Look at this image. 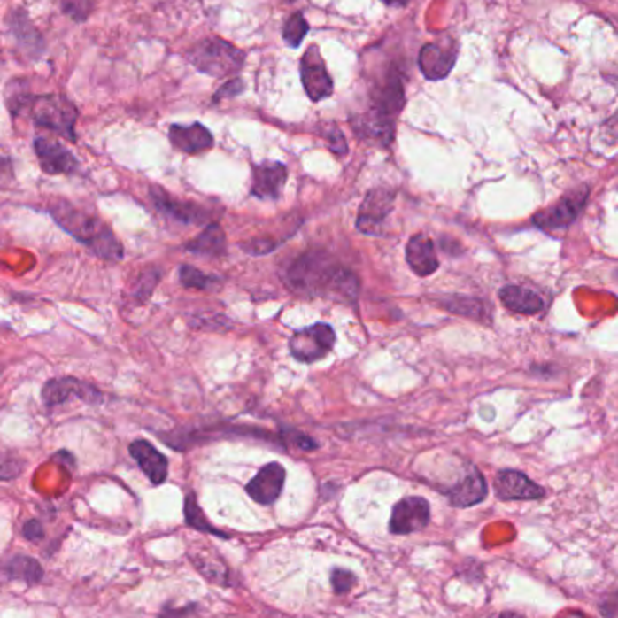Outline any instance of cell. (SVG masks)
Returning <instances> with one entry per match:
<instances>
[{
  "label": "cell",
  "instance_id": "6da1fadb",
  "mask_svg": "<svg viewBox=\"0 0 618 618\" xmlns=\"http://www.w3.org/2000/svg\"><path fill=\"white\" fill-rule=\"evenodd\" d=\"M286 282L297 293L331 297L347 304H357L360 295L359 277L340 267L329 253L317 250H307L291 262Z\"/></svg>",
  "mask_w": 618,
  "mask_h": 618
},
{
  "label": "cell",
  "instance_id": "7a4b0ae2",
  "mask_svg": "<svg viewBox=\"0 0 618 618\" xmlns=\"http://www.w3.org/2000/svg\"><path fill=\"white\" fill-rule=\"evenodd\" d=\"M50 213L62 230H66L85 248H89L100 259L111 262H118L123 259L121 243L116 239L114 232L97 215L67 201H57L50 208Z\"/></svg>",
  "mask_w": 618,
  "mask_h": 618
},
{
  "label": "cell",
  "instance_id": "3957f363",
  "mask_svg": "<svg viewBox=\"0 0 618 618\" xmlns=\"http://www.w3.org/2000/svg\"><path fill=\"white\" fill-rule=\"evenodd\" d=\"M190 64L205 74L223 78L236 74L244 64V53L220 38H206L190 50Z\"/></svg>",
  "mask_w": 618,
  "mask_h": 618
},
{
  "label": "cell",
  "instance_id": "277c9868",
  "mask_svg": "<svg viewBox=\"0 0 618 618\" xmlns=\"http://www.w3.org/2000/svg\"><path fill=\"white\" fill-rule=\"evenodd\" d=\"M33 121L38 127L50 128L57 135L74 142V125L78 120V111L71 100L62 95H43L29 97L27 105Z\"/></svg>",
  "mask_w": 618,
  "mask_h": 618
},
{
  "label": "cell",
  "instance_id": "5b68a950",
  "mask_svg": "<svg viewBox=\"0 0 618 618\" xmlns=\"http://www.w3.org/2000/svg\"><path fill=\"white\" fill-rule=\"evenodd\" d=\"M335 329L329 324L319 322L312 328L298 329L290 338V351L295 360L302 364H313L322 360L335 347Z\"/></svg>",
  "mask_w": 618,
  "mask_h": 618
},
{
  "label": "cell",
  "instance_id": "8992f818",
  "mask_svg": "<svg viewBox=\"0 0 618 618\" xmlns=\"http://www.w3.org/2000/svg\"><path fill=\"white\" fill-rule=\"evenodd\" d=\"M588 196H590L588 187H579L576 190H571L557 205L550 206L548 210L537 212L532 219L534 225L543 230H560L569 227L573 220L581 215L583 208L586 206Z\"/></svg>",
  "mask_w": 618,
  "mask_h": 618
},
{
  "label": "cell",
  "instance_id": "52a82bcc",
  "mask_svg": "<svg viewBox=\"0 0 618 618\" xmlns=\"http://www.w3.org/2000/svg\"><path fill=\"white\" fill-rule=\"evenodd\" d=\"M74 398L87 404H100L102 392L91 383L80 382L78 378H71V376L50 380L42 389V400L48 407L64 406L66 402Z\"/></svg>",
  "mask_w": 618,
  "mask_h": 618
},
{
  "label": "cell",
  "instance_id": "ba28073f",
  "mask_svg": "<svg viewBox=\"0 0 618 618\" xmlns=\"http://www.w3.org/2000/svg\"><path fill=\"white\" fill-rule=\"evenodd\" d=\"M396 194L389 189H375L371 190L360 205L357 228L366 236H380L387 217L394 208Z\"/></svg>",
  "mask_w": 618,
  "mask_h": 618
},
{
  "label": "cell",
  "instance_id": "9c48e42d",
  "mask_svg": "<svg viewBox=\"0 0 618 618\" xmlns=\"http://www.w3.org/2000/svg\"><path fill=\"white\" fill-rule=\"evenodd\" d=\"M430 521V505L427 499L413 496L404 498L392 508L389 529L396 536H407L423 529Z\"/></svg>",
  "mask_w": 618,
  "mask_h": 618
},
{
  "label": "cell",
  "instance_id": "30bf717a",
  "mask_svg": "<svg viewBox=\"0 0 618 618\" xmlns=\"http://www.w3.org/2000/svg\"><path fill=\"white\" fill-rule=\"evenodd\" d=\"M458 60V46L454 40L444 43H425L418 57L420 71L427 80H444Z\"/></svg>",
  "mask_w": 618,
  "mask_h": 618
},
{
  "label": "cell",
  "instance_id": "8fae6325",
  "mask_svg": "<svg viewBox=\"0 0 618 618\" xmlns=\"http://www.w3.org/2000/svg\"><path fill=\"white\" fill-rule=\"evenodd\" d=\"M300 78L309 100L321 102L333 93V80L326 69V64L319 57L317 48L309 50L300 64Z\"/></svg>",
  "mask_w": 618,
  "mask_h": 618
},
{
  "label": "cell",
  "instance_id": "7c38bea8",
  "mask_svg": "<svg viewBox=\"0 0 618 618\" xmlns=\"http://www.w3.org/2000/svg\"><path fill=\"white\" fill-rule=\"evenodd\" d=\"M396 71H390L383 80L376 81L371 91V109L390 120L398 116L406 105L404 81Z\"/></svg>",
  "mask_w": 618,
  "mask_h": 618
},
{
  "label": "cell",
  "instance_id": "4fadbf2b",
  "mask_svg": "<svg viewBox=\"0 0 618 618\" xmlns=\"http://www.w3.org/2000/svg\"><path fill=\"white\" fill-rule=\"evenodd\" d=\"M151 199H152L154 206L163 215H166L168 219L178 220V223H183V225L206 223V220L212 217L210 210H206L205 206L196 205V203H187V201L174 199L166 190H163L159 187H152L151 189Z\"/></svg>",
  "mask_w": 618,
  "mask_h": 618
},
{
  "label": "cell",
  "instance_id": "5bb4252c",
  "mask_svg": "<svg viewBox=\"0 0 618 618\" xmlns=\"http://www.w3.org/2000/svg\"><path fill=\"white\" fill-rule=\"evenodd\" d=\"M286 470L281 463H268L246 484L248 496L259 505H274L284 489Z\"/></svg>",
  "mask_w": 618,
  "mask_h": 618
},
{
  "label": "cell",
  "instance_id": "9a60e30c",
  "mask_svg": "<svg viewBox=\"0 0 618 618\" xmlns=\"http://www.w3.org/2000/svg\"><path fill=\"white\" fill-rule=\"evenodd\" d=\"M494 489L501 501H532L545 496L543 487L517 470H501L496 475Z\"/></svg>",
  "mask_w": 618,
  "mask_h": 618
},
{
  "label": "cell",
  "instance_id": "2e32d148",
  "mask_svg": "<svg viewBox=\"0 0 618 618\" xmlns=\"http://www.w3.org/2000/svg\"><path fill=\"white\" fill-rule=\"evenodd\" d=\"M253 183H251V196L264 199V201H275L281 197L282 187L288 180V168L282 163H262L251 166Z\"/></svg>",
  "mask_w": 618,
  "mask_h": 618
},
{
  "label": "cell",
  "instance_id": "e0dca14e",
  "mask_svg": "<svg viewBox=\"0 0 618 618\" xmlns=\"http://www.w3.org/2000/svg\"><path fill=\"white\" fill-rule=\"evenodd\" d=\"M35 152H36L40 168L51 175L71 174L78 166L76 158L62 143L50 138H43V136L36 138Z\"/></svg>",
  "mask_w": 618,
  "mask_h": 618
},
{
  "label": "cell",
  "instance_id": "ac0fdd59",
  "mask_svg": "<svg viewBox=\"0 0 618 618\" xmlns=\"http://www.w3.org/2000/svg\"><path fill=\"white\" fill-rule=\"evenodd\" d=\"M351 127L360 140L375 142L378 145H389L394 138V120L373 109L364 114L351 116Z\"/></svg>",
  "mask_w": 618,
  "mask_h": 618
},
{
  "label": "cell",
  "instance_id": "d6986e66",
  "mask_svg": "<svg viewBox=\"0 0 618 618\" xmlns=\"http://www.w3.org/2000/svg\"><path fill=\"white\" fill-rule=\"evenodd\" d=\"M170 143L185 154H201L213 147L212 132L201 125H172L168 130Z\"/></svg>",
  "mask_w": 618,
  "mask_h": 618
},
{
  "label": "cell",
  "instance_id": "ffe728a7",
  "mask_svg": "<svg viewBox=\"0 0 618 618\" xmlns=\"http://www.w3.org/2000/svg\"><path fill=\"white\" fill-rule=\"evenodd\" d=\"M130 456L136 460L143 474L151 479L152 484L165 483L168 475V460L145 439L132 441L128 447Z\"/></svg>",
  "mask_w": 618,
  "mask_h": 618
},
{
  "label": "cell",
  "instance_id": "44dd1931",
  "mask_svg": "<svg viewBox=\"0 0 618 618\" xmlns=\"http://www.w3.org/2000/svg\"><path fill=\"white\" fill-rule=\"evenodd\" d=\"M406 259H407V264L411 267V270L418 277H429V275L436 274L439 268V260L436 255L434 243L430 241V237H427L423 234L411 237V241L407 243V248H406Z\"/></svg>",
  "mask_w": 618,
  "mask_h": 618
},
{
  "label": "cell",
  "instance_id": "7402d4cb",
  "mask_svg": "<svg viewBox=\"0 0 618 618\" xmlns=\"http://www.w3.org/2000/svg\"><path fill=\"white\" fill-rule=\"evenodd\" d=\"M489 494L487 481H484L483 474L475 468H472L454 489L449 491V501L452 506L458 508H468L477 503H481Z\"/></svg>",
  "mask_w": 618,
  "mask_h": 618
},
{
  "label": "cell",
  "instance_id": "603a6c76",
  "mask_svg": "<svg viewBox=\"0 0 618 618\" xmlns=\"http://www.w3.org/2000/svg\"><path fill=\"white\" fill-rule=\"evenodd\" d=\"M499 300L510 312L521 315H537L546 305L545 298L539 293L522 286H505L499 291Z\"/></svg>",
  "mask_w": 618,
  "mask_h": 618
},
{
  "label": "cell",
  "instance_id": "cb8c5ba5",
  "mask_svg": "<svg viewBox=\"0 0 618 618\" xmlns=\"http://www.w3.org/2000/svg\"><path fill=\"white\" fill-rule=\"evenodd\" d=\"M441 307H445L447 312L477 321V322H491V307L484 304L481 298L474 297H463V295H451L445 298H439L437 302Z\"/></svg>",
  "mask_w": 618,
  "mask_h": 618
},
{
  "label": "cell",
  "instance_id": "d4e9b609",
  "mask_svg": "<svg viewBox=\"0 0 618 618\" xmlns=\"http://www.w3.org/2000/svg\"><path fill=\"white\" fill-rule=\"evenodd\" d=\"M10 29L19 40L20 46L29 53V55H40L43 50V38L36 31V27L31 24L29 17L26 15L24 10H13L10 15Z\"/></svg>",
  "mask_w": 618,
  "mask_h": 618
},
{
  "label": "cell",
  "instance_id": "484cf974",
  "mask_svg": "<svg viewBox=\"0 0 618 618\" xmlns=\"http://www.w3.org/2000/svg\"><path fill=\"white\" fill-rule=\"evenodd\" d=\"M185 248L190 253H197V255H208V257L223 255L227 251L225 230L220 228L217 223H212Z\"/></svg>",
  "mask_w": 618,
  "mask_h": 618
},
{
  "label": "cell",
  "instance_id": "4316f807",
  "mask_svg": "<svg viewBox=\"0 0 618 618\" xmlns=\"http://www.w3.org/2000/svg\"><path fill=\"white\" fill-rule=\"evenodd\" d=\"M3 571L6 573L8 579L22 581L26 584H36L43 577L42 566L33 557H27V555H15V557H12L4 564Z\"/></svg>",
  "mask_w": 618,
  "mask_h": 618
},
{
  "label": "cell",
  "instance_id": "83f0119b",
  "mask_svg": "<svg viewBox=\"0 0 618 618\" xmlns=\"http://www.w3.org/2000/svg\"><path fill=\"white\" fill-rule=\"evenodd\" d=\"M192 559L206 581L215 584H225V586L228 584V569L225 566V560H220L217 555L210 557V553L208 557L205 553H194Z\"/></svg>",
  "mask_w": 618,
  "mask_h": 618
},
{
  "label": "cell",
  "instance_id": "f1b7e54d",
  "mask_svg": "<svg viewBox=\"0 0 618 618\" xmlns=\"http://www.w3.org/2000/svg\"><path fill=\"white\" fill-rule=\"evenodd\" d=\"M185 519H187V524L192 526L194 529H197V532H205V534H212V536H217V537H228L227 534L220 532V529L213 528L210 524V521L205 517L199 503H197V498L196 494H189L187 499H185Z\"/></svg>",
  "mask_w": 618,
  "mask_h": 618
},
{
  "label": "cell",
  "instance_id": "f546056e",
  "mask_svg": "<svg viewBox=\"0 0 618 618\" xmlns=\"http://www.w3.org/2000/svg\"><path fill=\"white\" fill-rule=\"evenodd\" d=\"M307 31H309V26H307L305 19L302 17V13H293L284 24L282 38L290 48H298L302 40L305 38Z\"/></svg>",
  "mask_w": 618,
  "mask_h": 618
},
{
  "label": "cell",
  "instance_id": "4dcf8cb0",
  "mask_svg": "<svg viewBox=\"0 0 618 618\" xmlns=\"http://www.w3.org/2000/svg\"><path fill=\"white\" fill-rule=\"evenodd\" d=\"M180 281L185 288H194V290H212V286L219 282L217 277L206 275L201 270L190 267V264H183L180 268Z\"/></svg>",
  "mask_w": 618,
  "mask_h": 618
},
{
  "label": "cell",
  "instance_id": "1f68e13d",
  "mask_svg": "<svg viewBox=\"0 0 618 618\" xmlns=\"http://www.w3.org/2000/svg\"><path fill=\"white\" fill-rule=\"evenodd\" d=\"M62 12L74 22H83L93 12L91 0H60Z\"/></svg>",
  "mask_w": 618,
  "mask_h": 618
},
{
  "label": "cell",
  "instance_id": "d6a6232c",
  "mask_svg": "<svg viewBox=\"0 0 618 618\" xmlns=\"http://www.w3.org/2000/svg\"><path fill=\"white\" fill-rule=\"evenodd\" d=\"M159 279H161V272H159V270L151 268V270L143 272L142 277L138 279V284H136V290H135V297H136L140 302H145V300L152 295V291H154V288L158 286Z\"/></svg>",
  "mask_w": 618,
  "mask_h": 618
},
{
  "label": "cell",
  "instance_id": "836d02e7",
  "mask_svg": "<svg viewBox=\"0 0 618 618\" xmlns=\"http://www.w3.org/2000/svg\"><path fill=\"white\" fill-rule=\"evenodd\" d=\"M24 470V461L12 454L0 452V481L17 479Z\"/></svg>",
  "mask_w": 618,
  "mask_h": 618
},
{
  "label": "cell",
  "instance_id": "e575fe53",
  "mask_svg": "<svg viewBox=\"0 0 618 618\" xmlns=\"http://www.w3.org/2000/svg\"><path fill=\"white\" fill-rule=\"evenodd\" d=\"M331 584H333V590H335L336 593L344 595V593H347L352 586L357 584V579H355V576H352L351 571L342 569V568H336V569H333V573H331Z\"/></svg>",
  "mask_w": 618,
  "mask_h": 618
},
{
  "label": "cell",
  "instance_id": "d590c367",
  "mask_svg": "<svg viewBox=\"0 0 618 618\" xmlns=\"http://www.w3.org/2000/svg\"><path fill=\"white\" fill-rule=\"evenodd\" d=\"M277 246H279V243L270 239V237H255V239L241 244V248L250 255H267V253H272Z\"/></svg>",
  "mask_w": 618,
  "mask_h": 618
},
{
  "label": "cell",
  "instance_id": "8d00e7d4",
  "mask_svg": "<svg viewBox=\"0 0 618 618\" xmlns=\"http://www.w3.org/2000/svg\"><path fill=\"white\" fill-rule=\"evenodd\" d=\"M322 136L326 138L328 142V147L331 152L338 154V156H344L347 154V142L342 135V130L336 128V127H329V128H324L322 130Z\"/></svg>",
  "mask_w": 618,
  "mask_h": 618
},
{
  "label": "cell",
  "instance_id": "74e56055",
  "mask_svg": "<svg viewBox=\"0 0 618 618\" xmlns=\"http://www.w3.org/2000/svg\"><path fill=\"white\" fill-rule=\"evenodd\" d=\"M243 91H244V83H243V80L236 78V80H230V81H227L223 87H220V89L215 93L213 100L217 102L219 98H234V97L241 95Z\"/></svg>",
  "mask_w": 618,
  "mask_h": 618
},
{
  "label": "cell",
  "instance_id": "f35d334b",
  "mask_svg": "<svg viewBox=\"0 0 618 618\" xmlns=\"http://www.w3.org/2000/svg\"><path fill=\"white\" fill-rule=\"evenodd\" d=\"M600 611L604 616L607 618H618V591L607 595L602 604H600Z\"/></svg>",
  "mask_w": 618,
  "mask_h": 618
},
{
  "label": "cell",
  "instance_id": "ab89813d",
  "mask_svg": "<svg viewBox=\"0 0 618 618\" xmlns=\"http://www.w3.org/2000/svg\"><path fill=\"white\" fill-rule=\"evenodd\" d=\"M24 536H26V539H29V541H38V539H42V536H43V526H42V522L36 521V519L27 521V522L24 524Z\"/></svg>",
  "mask_w": 618,
  "mask_h": 618
},
{
  "label": "cell",
  "instance_id": "60d3db41",
  "mask_svg": "<svg viewBox=\"0 0 618 618\" xmlns=\"http://www.w3.org/2000/svg\"><path fill=\"white\" fill-rule=\"evenodd\" d=\"M382 3L387 6H394V8H404L409 4V0H382Z\"/></svg>",
  "mask_w": 618,
  "mask_h": 618
},
{
  "label": "cell",
  "instance_id": "b9f144b4",
  "mask_svg": "<svg viewBox=\"0 0 618 618\" xmlns=\"http://www.w3.org/2000/svg\"><path fill=\"white\" fill-rule=\"evenodd\" d=\"M499 618H524V616H521V614H517V613H512V611H506V613H503Z\"/></svg>",
  "mask_w": 618,
  "mask_h": 618
},
{
  "label": "cell",
  "instance_id": "7bdbcfd3",
  "mask_svg": "<svg viewBox=\"0 0 618 618\" xmlns=\"http://www.w3.org/2000/svg\"><path fill=\"white\" fill-rule=\"evenodd\" d=\"M288 3H293V0H288Z\"/></svg>",
  "mask_w": 618,
  "mask_h": 618
}]
</instances>
